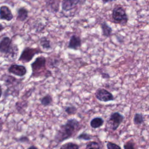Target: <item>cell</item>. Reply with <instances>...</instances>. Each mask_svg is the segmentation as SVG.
<instances>
[{
    "instance_id": "6da1fadb",
    "label": "cell",
    "mask_w": 149,
    "mask_h": 149,
    "mask_svg": "<svg viewBox=\"0 0 149 149\" xmlns=\"http://www.w3.org/2000/svg\"><path fill=\"white\" fill-rule=\"evenodd\" d=\"M79 127V123L77 120L74 119L68 120L65 125L60 127V129L57 132L55 136L56 140L62 141L72 137L78 130Z\"/></svg>"
},
{
    "instance_id": "7a4b0ae2",
    "label": "cell",
    "mask_w": 149,
    "mask_h": 149,
    "mask_svg": "<svg viewBox=\"0 0 149 149\" xmlns=\"http://www.w3.org/2000/svg\"><path fill=\"white\" fill-rule=\"evenodd\" d=\"M47 58L43 55L37 56L30 64L31 68V74L30 77H39L41 76H50L51 72L46 66Z\"/></svg>"
},
{
    "instance_id": "3957f363",
    "label": "cell",
    "mask_w": 149,
    "mask_h": 149,
    "mask_svg": "<svg viewBox=\"0 0 149 149\" xmlns=\"http://www.w3.org/2000/svg\"><path fill=\"white\" fill-rule=\"evenodd\" d=\"M0 52L7 56L15 58L19 53V49L16 45L12 43V40L9 37H4L0 41Z\"/></svg>"
},
{
    "instance_id": "277c9868",
    "label": "cell",
    "mask_w": 149,
    "mask_h": 149,
    "mask_svg": "<svg viewBox=\"0 0 149 149\" xmlns=\"http://www.w3.org/2000/svg\"><path fill=\"white\" fill-rule=\"evenodd\" d=\"M112 22L122 26L126 25L129 20L127 14L125 9L121 5L115 6L112 11Z\"/></svg>"
},
{
    "instance_id": "5b68a950",
    "label": "cell",
    "mask_w": 149,
    "mask_h": 149,
    "mask_svg": "<svg viewBox=\"0 0 149 149\" xmlns=\"http://www.w3.org/2000/svg\"><path fill=\"white\" fill-rule=\"evenodd\" d=\"M41 53H44V52L41 51L39 47L32 48L26 47L22 51L18 59V61L23 63H29L33 59L36 55Z\"/></svg>"
},
{
    "instance_id": "8992f818",
    "label": "cell",
    "mask_w": 149,
    "mask_h": 149,
    "mask_svg": "<svg viewBox=\"0 0 149 149\" xmlns=\"http://www.w3.org/2000/svg\"><path fill=\"white\" fill-rule=\"evenodd\" d=\"M95 95L98 100L102 102H108L114 100L112 94L106 89L102 88H98L95 91Z\"/></svg>"
},
{
    "instance_id": "52a82bcc",
    "label": "cell",
    "mask_w": 149,
    "mask_h": 149,
    "mask_svg": "<svg viewBox=\"0 0 149 149\" xmlns=\"http://www.w3.org/2000/svg\"><path fill=\"white\" fill-rule=\"evenodd\" d=\"M123 119V116L118 112H115L111 114L108 122V125L113 130L117 129Z\"/></svg>"
},
{
    "instance_id": "ba28073f",
    "label": "cell",
    "mask_w": 149,
    "mask_h": 149,
    "mask_svg": "<svg viewBox=\"0 0 149 149\" xmlns=\"http://www.w3.org/2000/svg\"><path fill=\"white\" fill-rule=\"evenodd\" d=\"M8 72L15 76L23 77L27 73V69L25 66L22 65L12 64L8 68Z\"/></svg>"
},
{
    "instance_id": "9c48e42d",
    "label": "cell",
    "mask_w": 149,
    "mask_h": 149,
    "mask_svg": "<svg viewBox=\"0 0 149 149\" xmlns=\"http://www.w3.org/2000/svg\"><path fill=\"white\" fill-rule=\"evenodd\" d=\"M81 0H62L61 9L63 12H69L78 6Z\"/></svg>"
},
{
    "instance_id": "30bf717a",
    "label": "cell",
    "mask_w": 149,
    "mask_h": 149,
    "mask_svg": "<svg viewBox=\"0 0 149 149\" xmlns=\"http://www.w3.org/2000/svg\"><path fill=\"white\" fill-rule=\"evenodd\" d=\"M81 47V39L80 37L77 34H72L69 40L67 47L69 49L77 50Z\"/></svg>"
},
{
    "instance_id": "8fae6325",
    "label": "cell",
    "mask_w": 149,
    "mask_h": 149,
    "mask_svg": "<svg viewBox=\"0 0 149 149\" xmlns=\"http://www.w3.org/2000/svg\"><path fill=\"white\" fill-rule=\"evenodd\" d=\"M13 18V15L8 6L2 5L0 7V19L2 20L10 21Z\"/></svg>"
},
{
    "instance_id": "7c38bea8",
    "label": "cell",
    "mask_w": 149,
    "mask_h": 149,
    "mask_svg": "<svg viewBox=\"0 0 149 149\" xmlns=\"http://www.w3.org/2000/svg\"><path fill=\"white\" fill-rule=\"evenodd\" d=\"M60 0H47L46 8L50 12L56 13L59 9Z\"/></svg>"
},
{
    "instance_id": "4fadbf2b",
    "label": "cell",
    "mask_w": 149,
    "mask_h": 149,
    "mask_svg": "<svg viewBox=\"0 0 149 149\" xmlns=\"http://www.w3.org/2000/svg\"><path fill=\"white\" fill-rule=\"evenodd\" d=\"M17 15L16 17V20L17 21L24 22L28 18L29 11L26 8L24 7H21L17 9Z\"/></svg>"
},
{
    "instance_id": "5bb4252c",
    "label": "cell",
    "mask_w": 149,
    "mask_h": 149,
    "mask_svg": "<svg viewBox=\"0 0 149 149\" xmlns=\"http://www.w3.org/2000/svg\"><path fill=\"white\" fill-rule=\"evenodd\" d=\"M102 35L105 37H109L112 32V29L109 26L106 22H103L100 24Z\"/></svg>"
},
{
    "instance_id": "9a60e30c",
    "label": "cell",
    "mask_w": 149,
    "mask_h": 149,
    "mask_svg": "<svg viewBox=\"0 0 149 149\" xmlns=\"http://www.w3.org/2000/svg\"><path fill=\"white\" fill-rule=\"evenodd\" d=\"M40 45L44 49L49 50L52 48L50 40L46 37H42L40 40Z\"/></svg>"
},
{
    "instance_id": "2e32d148",
    "label": "cell",
    "mask_w": 149,
    "mask_h": 149,
    "mask_svg": "<svg viewBox=\"0 0 149 149\" xmlns=\"http://www.w3.org/2000/svg\"><path fill=\"white\" fill-rule=\"evenodd\" d=\"M104 123V120L101 118H95L91 120L90 122L91 126L93 128H97L102 126Z\"/></svg>"
},
{
    "instance_id": "e0dca14e",
    "label": "cell",
    "mask_w": 149,
    "mask_h": 149,
    "mask_svg": "<svg viewBox=\"0 0 149 149\" xmlns=\"http://www.w3.org/2000/svg\"><path fill=\"white\" fill-rule=\"evenodd\" d=\"M52 101V97L49 94H47L41 99V103L42 105L45 107L50 105Z\"/></svg>"
},
{
    "instance_id": "ac0fdd59",
    "label": "cell",
    "mask_w": 149,
    "mask_h": 149,
    "mask_svg": "<svg viewBox=\"0 0 149 149\" xmlns=\"http://www.w3.org/2000/svg\"><path fill=\"white\" fill-rule=\"evenodd\" d=\"M60 149H79V146L73 143H67L63 144Z\"/></svg>"
},
{
    "instance_id": "d6986e66",
    "label": "cell",
    "mask_w": 149,
    "mask_h": 149,
    "mask_svg": "<svg viewBox=\"0 0 149 149\" xmlns=\"http://www.w3.org/2000/svg\"><path fill=\"white\" fill-rule=\"evenodd\" d=\"M143 122V115L140 113H136L134 117V123L136 125H140Z\"/></svg>"
},
{
    "instance_id": "ffe728a7",
    "label": "cell",
    "mask_w": 149,
    "mask_h": 149,
    "mask_svg": "<svg viewBox=\"0 0 149 149\" xmlns=\"http://www.w3.org/2000/svg\"><path fill=\"white\" fill-rule=\"evenodd\" d=\"M86 149H100V147L97 142L91 141L87 144Z\"/></svg>"
},
{
    "instance_id": "44dd1931",
    "label": "cell",
    "mask_w": 149,
    "mask_h": 149,
    "mask_svg": "<svg viewBox=\"0 0 149 149\" xmlns=\"http://www.w3.org/2000/svg\"><path fill=\"white\" fill-rule=\"evenodd\" d=\"M107 147L108 149H121L118 145L111 142H108L107 144Z\"/></svg>"
},
{
    "instance_id": "7402d4cb",
    "label": "cell",
    "mask_w": 149,
    "mask_h": 149,
    "mask_svg": "<svg viewBox=\"0 0 149 149\" xmlns=\"http://www.w3.org/2000/svg\"><path fill=\"white\" fill-rule=\"evenodd\" d=\"M124 148H125V149H135L134 146V144L130 141L127 142L125 144Z\"/></svg>"
},
{
    "instance_id": "603a6c76",
    "label": "cell",
    "mask_w": 149,
    "mask_h": 149,
    "mask_svg": "<svg viewBox=\"0 0 149 149\" xmlns=\"http://www.w3.org/2000/svg\"><path fill=\"white\" fill-rule=\"evenodd\" d=\"M76 108L74 107H68L66 108V112L68 114H73L76 112Z\"/></svg>"
},
{
    "instance_id": "cb8c5ba5",
    "label": "cell",
    "mask_w": 149,
    "mask_h": 149,
    "mask_svg": "<svg viewBox=\"0 0 149 149\" xmlns=\"http://www.w3.org/2000/svg\"><path fill=\"white\" fill-rule=\"evenodd\" d=\"M78 139H84V140H88L91 139V137L89 134H86V133H82L81 134L79 137H78Z\"/></svg>"
},
{
    "instance_id": "d4e9b609",
    "label": "cell",
    "mask_w": 149,
    "mask_h": 149,
    "mask_svg": "<svg viewBox=\"0 0 149 149\" xmlns=\"http://www.w3.org/2000/svg\"><path fill=\"white\" fill-rule=\"evenodd\" d=\"M101 76H102V77L104 78V79H107V78H109L110 77V76L108 73H102L101 74Z\"/></svg>"
},
{
    "instance_id": "484cf974",
    "label": "cell",
    "mask_w": 149,
    "mask_h": 149,
    "mask_svg": "<svg viewBox=\"0 0 149 149\" xmlns=\"http://www.w3.org/2000/svg\"><path fill=\"white\" fill-rule=\"evenodd\" d=\"M3 120H2V119L0 118V132L2 130V127H3Z\"/></svg>"
},
{
    "instance_id": "4316f807",
    "label": "cell",
    "mask_w": 149,
    "mask_h": 149,
    "mask_svg": "<svg viewBox=\"0 0 149 149\" xmlns=\"http://www.w3.org/2000/svg\"><path fill=\"white\" fill-rule=\"evenodd\" d=\"M102 2H103V3H108V2H112V1H113L114 0H101Z\"/></svg>"
},
{
    "instance_id": "83f0119b",
    "label": "cell",
    "mask_w": 149,
    "mask_h": 149,
    "mask_svg": "<svg viewBox=\"0 0 149 149\" xmlns=\"http://www.w3.org/2000/svg\"><path fill=\"white\" fill-rule=\"evenodd\" d=\"M4 29H5L4 26H3V25H2V24H0V32L2 31H3V30Z\"/></svg>"
},
{
    "instance_id": "f1b7e54d",
    "label": "cell",
    "mask_w": 149,
    "mask_h": 149,
    "mask_svg": "<svg viewBox=\"0 0 149 149\" xmlns=\"http://www.w3.org/2000/svg\"><path fill=\"white\" fill-rule=\"evenodd\" d=\"M28 149H38V148L35 146H31L29 148H28Z\"/></svg>"
},
{
    "instance_id": "f546056e",
    "label": "cell",
    "mask_w": 149,
    "mask_h": 149,
    "mask_svg": "<svg viewBox=\"0 0 149 149\" xmlns=\"http://www.w3.org/2000/svg\"><path fill=\"white\" fill-rule=\"evenodd\" d=\"M2 88H1V86H0V98L2 96Z\"/></svg>"
},
{
    "instance_id": "4dcf8cb0",
    "label": "cell",
    "mask_w": 149,
    "mask_h": 149,
    "mask_svg": "<svg viewBox=\"0 0 149 149\" xmlns=\"http://www.w3.org/2000/svg\"><path fill=\"white\" fill-rule=\"evenodd\" d=\"M131 1H137V0H131Z\"/></svg>"
}]
</instances>
